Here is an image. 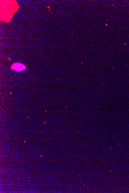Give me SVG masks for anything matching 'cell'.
Wrapping results in <instances>:
<instances>
[{"label": "cell", "instance_id": "cell-1", "mask_svg": "<svg viewBox=\"0 0 129 193\" xmlns=\"http://www.w3.org/2000/svg\"><path fill=\"white\" fill-rule=\"evenodd\" d=\"M12 69L15 70L16 71H20L26 69V66L20 63H14L13 64L11 67Z\"/></svg>", "mask_w": 129, "mask_h": 193}]
</instances>
